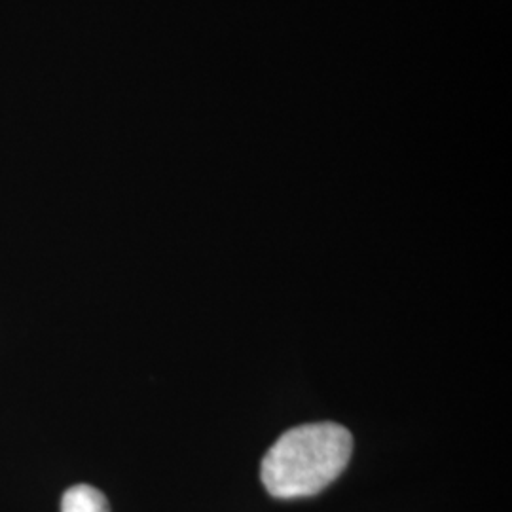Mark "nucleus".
I'll return each mask as SVG.
<instances>
[{
	"label": "nucleus",
	"instance_id": "f257e3e1",
	"mask_svg": "<svg viewBox=\"0 0 512 512\" xmlns=\"http://www.w3.org/2000/svg\"><path fill=\"white\" fill-rule=\"evenodd\" d=\"M353 450L344 425L323 421L298 425L275 440L262 459V482L277 499L310 497L325 490L348 467Z\"/></svg>",
	"mask_w": 512,
	"mask_h": 512
},
{
	"label": "nucleus",
	"instance_id": "f03ea898",
	"mask_svg": "<svg viewBox=\"0 0 512 512\" xmlns=\"http://www.w3.org/2000/svg\"><path fill=\"white\" fill-rule=\"evenodd\" d=\"M61 512H110L109 501L97 488L78 484L63 495Z\"/></svg>",
	"mask_w": 512,
	"mask_h": 512
}]
</instances>
